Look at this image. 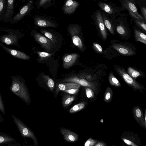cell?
I'll use <instances>...</instances> for the list:
<instances>
[{"label":"cell","mask_w":146,"mask_h":146,"mask_svg":"<svg viewBox=\"0 0 146 146\" xmlns=\"http://www.w3.org/2000/svg\"><path fill=\"white\" fill-rule=\"evenodd\" d=\"M109 81L112 86L119 87L121 86L119 81L115 77L112 72H111L109 76Z\"/></svg>","instance_id":"cell-30"},{"label":"cell","mask_w":146,"mask_h":146,"mask_svg":"<svg viewBox=\"0 0 146 146\" xmlns=\"http://www.w3.org/2000/svg\"><path fill=\"white\" fill-rule=\"evenodd\" d=\"M86 106L85 102H82L78 104L71 108L69 110L70 113L77 112L83 109Z\"/></svg>","instance_id":"cell-29"},{"label":"cell","mask_w":146,"mask_h":146,"mask_svg":"<svg viewBox=\"0 0 146 146\" xmlns=\"http://www.w3.org/2000/svg\"><path fill=\"white\" fill-rule=\"evenodd\" d=\"M15 0H7V12L3 21L11 22L14 13V5Z\"/></svg>","instance_id":"cell-18"},{"label":"cell","mask_w":146,"mask_h":146,"mask_svg":"<svg viewBox=\"0 0 146 146\" xmlns=\"http://www.w3.org/2000/svg\"><path fill=\"white\" fill-rule=\"evenodd\" d=\"M92 19L98 28L103 38L106 39L107 35L101 11L97 10L93 14Z\"/></svg>","instance_id":"cell-10"},{"label":"cell","mask_w":146,"mask_h":146,"mask_svg":"<svg viewBox=\"0 0 146 146\" xmlns=\"http://www.w3.org/2000/svg\"><path fill=\"white\" fill-rule=\"evenodd\" d=\"M121 139L125 143L129 145L137 146V145L130 140L124 138H122Z\"/></svg>","instance_id":"cell-42"},{"label":"cell","mask_w":146,"mask_h":146,"mask_svg":"<svg viewBox=\"0 0 146 146\" xmlns=\"http://www.w3.org/2000/svg\"><path fill=\"white\" fill-rule=\"evenodd\" d=\"M20 0H21L22 2H27L28 1L30 0H19V1Z\"/></svg>","instance_id":"cell-45"},{"label":"cell","mask_w":146,"mask_h":146,"mask_svg":"<svg viewBox=\"0 0 146 146\" xmlns=\"http://www.w3.org/2000/svg\"><path fill=\"white\" fill-rule=\"evenodd\" d=\"M113 95V92L111 89L108 87L104 95V100L107 103L110 102L111 100Z\"/></svg>","instance_id":"cell-31"},{"label":"cell","mask_w":146,"mask_h":146,"mask_svg":"<svg viewBox=\"0 0 146 146\" xmlns=\"http://www.w3.org/2000/svg\"><path fill=\"white\" fill-rule=\"evenodd\" d=\"M10 90L27 104H30L31 99L27 88L23 82L19 79L13 78L10 86Z\"/></svg>","instance_id":"cell-1"},{"label":"cell","mask_w":146,"mask_h":146,"mask_svg":"<svg viewBox=\"0 0 146 146\" xmlns=\"http://www.w3.org/2000/svg\"><path fill=\"white\" fill-rule=\"evenodd\" d=\"M60 130L64 140L66 142H74L78 140L79 135L75 132L63 127L60 128Z\"/></svg>","instance_id":"cell-13"},{"label":"cell","mask_w":146,"mask_h":146,"mask_svg":"<svg viewBox=\"0 0 146 146\" xmlns=\"http://www.w3.org/2000/svg\"><path fill=\"white\" fill-rule=\"evenodd\" d=\"M0 110L4 114H5V106L3 103L2 98L0 92Z\"/></svg>","instance_id":"cell-37"},{"label":"cell","mask_w":146,"mask_h":146,"mask_svg":"<svg viewBox=\"0 0 146 146\" xmlns=\"http://www.w3.org/2000/svg\"><path fill=\"white\" fill-rule=\"evenodd\" d=\"M135 36L137 41H139L146 44V35L137 29L134 30Z\"/></svg>","instance_id":"cell-26"},{"label":"cell","mask_w":146,"mask_h":146,"mask_svg":"<svg viewBox=\"0 0 146 146\" xmlns=\"http://www.w3.org/2000/svg\"><path fill=\"white\" fill-rule=\"evenodd\" d=\"M7 0H0V20L3 21L7 12Z\"/></svg>","instance_id":"cell-24"},{"label":"cell","mask_w":146,"mask_h":146,"mask_svg":"<svg viewBox=\"0 0 146 146\" xmlns=\"http://www.w3.org/2000/svg\"><path fill=\"white\" fill-rule=\"evenodd\" d=\"M42 77L46 84L51 91H53L54 87V80L48 76L42 74Z\"/></svg>","instance_id":"cell-27"},{"label":"cell","mask_w":146,"mask_h":146,"mask_svg":"<svg viewBox=\"0 0 146 146\" xmlns=\"http://www.w3.org/2000/svg\"><path fill=\"white\" fill-rule=\"evenodd\" d=\"M55 0H38L36 5L37 9L46 8L50 7L54 4Z\"/></svg>","instance_id":"cell-23"},{"label":"cell","mask_w":146,"mask_h":146,"mask_svg":"<svg viewBox=\"0 0 146 146\" xmlns=\"http://www.w3.org/2000/svg\"><path fill=\"white\" fill-rule=\"evenodd\" d=\"M80 85L73 83H67L59 84L57 87V91L58 92L60 91H64L72 88H79Z\"/></svg>","instance_id":"cell-21"},{"label":"cell","mask_w":146,"mask_h":146,"mask_svg":"<svg viewBox=\"0 0 146 146\" xmlns=\"http://www.w3.org/2000/svg\"><path fill=\"white\" fill-rule=\"evenodd\" d=\"M141 13V15L144 19L146 21V8L145 6L139 7Z\"/></svg>","instance_id":"cell-41"},{"label":"cell","mask_w":146,"mask_h":146,"mask_svg":"<svg viewBox=\"0 0 146 146\" xmlns=\"http://www.w3.org/2000/svg\"><path fill=\"white\" fill-rule=\"evenodd\" d=\"M1 40L7 45L16 44L17 42V35L11 32L3 36Z\"/></svg>","instance_id":"cell-20"},{"label":"cell","mask_w":146,"mask_h":146,"mask_svg":"<svg viewBox=\"0 0 146 146\" xmlns=\"http://www.w3.org/2000/svg\"><path fill=\"white\" fill-rule=\"evenodd\" d=\"M104 25L111 34L114 35V26L113 23L109 16L103 11H101Z\"/></svg>","instance_id":"cell-19"},{"label":"cell","mask_w":146,"mask_h":146,"mask_svg":"<svg viewBox=\"0 0 146 146\" xmlns=\"http://www.w3.org/2000/svg\"><path fill=\"white\" fill-rule=\"evenodd\" d=\"M100 121L102 122V123H103V121H104V120H103V119H102L100 120Z\"/></svg>","instance_id":"cell-46"},{"label":"cell","mask_w":146,"mask_h":146,"mask_svg":"<svg viewBox=\"0 0 146 146\" xmlns=\"http://www.w3.org/2000/svg\"><path fill=\"white\" fill-rule=\"evenodd\" d=\"M115 69L125 82L133 88L141 92L145 89L142 85L127 73L124 69L116 67Z\"/></svg>","instance_id":"cell-7"},{"label":"cell","mask_w":146,"mask_h":146,"mask_svg":"<svg viewBox=\"0 0 146 146\" xmlns=\"http://www.w3.org/2000/svg\"><path fill=\"white\" fill-rule=\"evenodd\" d=\"M133 19L136 25L145 31H146V21L135 19Z\"/></svg>","instance_id":"cell-33"},{"label":"cell","mask_w":146,"mask_h":146,"mask_svg":"<svg viewBox=\"0 0 146 146\" xmlns=\"http://www.w3.org/2000/svg\"><path fill=\"white\" fill-rule=\"evenodd\" d=\"M0 46L6 51L16 58L25 60H28L30 58L28 55L23 52L8 48L1 43H0Z\"/></svg>","instance_id":"cell-17"},{"label":"cell","mask_w":146,"mask_h":146,"mask_svg":"<svg viewBox=\"0 0 146 146\" xmlns=\"http://www.w3.org/2000/svg\"><path fill=\"white\" fill-rule=\"evenodd\" d=\"M144 119L145 121V125L146 126V110L145 109Z\"/></svg>","instance_id":"cell-44"},{"label":"cell","mask_w":146,"mask_h":146,"mask_svg":"<svg viewBox=\"0 0 146 146\" xmlns=\"http://www.w3.org/2000/svg\"><path fill=\"white\" fill-rule=\"evenodd\" d=\"M134 3L138 5L139 7H146V0H132Z\"/></svg>","instance_id":"cell-38"},{"label":"cell","mask_w":146,"mask_h":146,"mask_svg":"<svg viewBox=\"0 0 146 146\" xmlns=\"http://www.w3.org/2000/svg\"><path fill=\"white\" fill-rule=\"evenodd\" d=\"M101 0V1H107L108 0Z\"/></svg>","instance_id":"cell-47"},{"label":"cell","mask_w":146,"mask_h":146,"mask_svg":"<svg viewBox=\"0 0 146 146\" xmlns=\"http://www.w3.org/2000/svg\"></svg>","instance_id":"cell-48"},{"label":"cell","mask_w":146,"mask_h":146,"mask_svg":"<svg viewBox=\"0 0 146 146\" xmlns=\"http://www.w3.org/2000/svg\"><path fill=\"white\" fill-rule=\"evenodd\" d=\"M33 36L35 40L45 49L50 50L53 47V43L49 38L33 30Z\"/></svg>","instance_id":"cell-11"},{"label":"cell","mask_w":146,"mask_h":146,"mask_svg":"<svg viewBox=\"0 0 146 146\" xmlns=\"http://www.w3.org/2000/svg\"><path fill=\"white\" fill-rule=\"evenodd\" d=\"M34 0H30L20 8L19 12L14 16L11 22L12 23H17L29 15L34 7Z\"/></svg>","instance_id":"cell-5"},{"label":"cell","mask_w":146,"mask_h":146,"mask_svg":"<svg viewBox=\"0 0 146 146\" xmlns=\"http://www.w3.org/2000/svg\"><path fill=\"white\" fill-rule=\"evenodd\" d=\"M16 139L9 135L3 132H0V145L14 142Z\"/></svg>","instance_id":"cell-22"},{"label":"cell","mask_w":146,"mask_h":146,"mask_svg":"<svg viewBox=\"0 0 146 146\" xmlns=\"http://www.w3.org/2000/svg\"><path fill=\"white\" fill-rule=\"evenodd\" d=\"M134 117L139 125L142 127L146 128L144 119V115L141 108L138 106H134L133 108Z\"/></svg>","instance_id":"cell-15"},{"label":"cell","mask_w":146,"mask_h":146,"mask_svg":"<svg viewBox=\"0 0 146 146\" xmlns=\"http://www.w3.org/2000/svg\"><path fill=\"white\" fill-rule=\"evenodd\" d=\"M93 45L94 48L97 52L100 53L102 52V48L99 44L94 43Z\"/></svg>","instance_id":"cell-40"},{"label":"cell","mask_w":146,"mask_h":146,"mask_svg":"<svg viewBox=\"0 0 146 146\" xmlns=\"http://www.w3.org/2000/svg\"><path fill=\"white\" fill-rule=\"evenodd\" d=\"M46 37L50 39L55 46V43L57 41V38L55 36L50 32L48 31L45 29H39Z\"/></svg>","instance_id":"cell-28"},{"label":"cell","mask_w":146,"mask_h":146,"mask_svg":"<svg viewBox=\"0 0 146 146\" xmlns=\"http://www.w3.org/2000/svg\"><path fill=\"white\" fill-rule=\"evenodd\" d=\"M80 5L78 1L74 0H66L62 7V10L67 15L73 13Z\"/></svg>","instance_id":"cell-12"},{"label":"cell","mask_w":146,"mask_h":146,"mask_svg":"<svg viewBox=\"0 0 146 146\" xmlns=\"http://www.w3.org/2000/svg\"><path fill=\"white\" fill-rule=\"evenodd\" d=\"M98 5L100 8L106 13L112 20H114L123 11L121 7H117L111 2H99Z\"/></svg>","instance_id":"cell-3"},{"label":"cell","mask_w":146,"mask_h":146,"mask_svg":"<svg viewBox=\"0 0 146 146\" xmlns=\"http://www.w3.org/2000/svg\"><path fill=\"white\" fill-rule=\"evenodd\" d=\"M75 99V97L70 94H65L63 98L62 104L64 108H67L69 106Z\"/></svg>","instance_id":"cell-25"},{"label":"cell","mask_w":146,"mask_h":146,"mask_svg":"<svg viewBox=\"0 0 146 146\" xmlns=\"http://www.w3.org/2000/svg\"><path fill=\"white\" fill-rule=\"evenodd\" d=\"M62 81L70 82L78 84L84 87L90 88L94 91H96V86L92 82H89L86 79V76L78 75L69 77L64 79Z\"/></svg>","instance_id":"cell-8"},{"label":"cell","mask_w":146,"mask_h":146,"mask_svg":"<svg viewBox=\"0 0 146 146\" xmlns=\"http://www.w3.org/2000/svg\"><path fill=\"white\" fill-rule=\"evenodd\" d=\"M112 47L120 54L125 56H130L135 54L134 51L131 48L119 44L114 43Z\"/></svg>","instance_id":"cell-14"},{"label":"cell","mask_w":146,"mask_h":146,"mask_svg":"<svg viewBox=\"0 0 146 146\" xmlns=\"http://www.w3.org/2000/svg\"><path fill=\"white\" fill-rule=\"evenodd\" d=\"M86 94V97L90 98H92L94 97V94L93 90L90 88L86 87L85 88Z\"/></svg>","instance_id":"cell-35"},{"label":"cell","mask_w":146,"mask_h":146,"mask_svg":"<svg viewBox=\"0 0 146 146\" xmlns=\"http://www.w3.org/2000/svg\"><path fill=\"white\" fill-rule=\"evenodd\" d=\"M123 11L127 10L132 19L145 21L138 12L135 4L132 0H119Z\"/></svg>","instance_id":"cell-4"},{"label":"cell","mask_w":146,"mask_h":146,"mask_svg":"<svg viewBox=\"0 0 146 146\" xmlns=\"http://www.w3.org/2000/svg\"><path fill=\"white\" fill-rule=\"evenodd\" d=\"M79 56L77 53H73L68 54L63 59V66L65 69L70 68L76 62Z\"/></svg>","instance_id":"cell-16"},{"label":"cell","mask_w":146,"mask_h":146,"mask_svg":"<svg viewBox=\"0 0 146 146\" xmlns=\"http://www.w3.org/2000/svg\"><path fill=\"white\" fill-rule=\"evenodd\" d=\"M106 144L105 143L102 141L97 142L95 145V146H105Z\"/></svg>","instance_id":"cell-43"},{"label":"cell","mask_w":146,"mask_h":146,"mask_svg":"<svg viewBox=\"0 0 146 146\" xmlns=\"http://www.w3.org/2000/svg\"><path fill=\"white\" fill-rule=\"evenodd\" d=\"M37 53L38 54L40 61H42L46 59L54 54V53H49L40 51H38Z\"/></svg>","instance_id":"cell-34"},{"label":"cell","mask_w":146,"mask_h":146,"mask_svg":"<svg viewBox=\"0 0 146 146\" xmlns=\"http://www.w3.org/2000/svg\"><path fill=\"white\" fill-rule=\"evenodd\" d=\"M34 25L39 27H51L56 28L57 23L49 17L44 16L36 15L33 17Z\"/></svg>","instance_id":"cell-9"},{"label":"cell","mask_w":146,"mask_h":146,"mask_svg":"<svg viewBox=\"0 0 146 146\" xmlns=\"http://www.w3.org/2000/svg\"><path fill=\"white\" fill-rule=\"evenodd\" d=\"M127 71L128 74L134 79L141 76V74L139 72L131 67L128 68Z\"/></svg>","instance_id":"cell-32"},{"label":"cell","mask_w":146,"mask_h":146,"mask_svg":"<svg viewBox=\"0 0 146 146\" xmlns=\"http://www.w3.org/2000/svg\"><path fill=\"white\" fill-rule=\"evenodd\" d=\"M68 30L71 37L73 44L80 49L82 50L83 45L79 36L81 31L80 26L76 24H70L68 26Z\"/></svg>","instance_id":"cell-6"},{"label":"cell","mask_w":146,"mask_h":146,"mask_svg":"<svg viewBox=\"0 0 146 146\" xmlns=\"http://www.w3.org/2000/svg\"><path fill=\"white\" fill-rule=\"evenodd\" d=\"M96 140L92 138L88 139L85 143V146H95L97 142Z\"/></svg>","instance_id":"cell-36"},{"label":"cell","mask_w":146,"mask_h":146,"mask_svg":"<svg viewBox=\"0 0 146 146\" xmlns=\"http://www.w3.org/2000/svg\"><path fill=\"white\" fill-rule=\"evenodd\" d=\"M79 90V88H72L68 90H65L63 91L66 93L70 94H75L77 93Z\"/></svg>","instance_id":"cell-39"},{"label":"cell","mask_w":146,"mask_h":146,"mask_svg":"<svg viewBox=\"0 0 146 146\" xmlns=\"http://www.w3.org/2000/svg\"><path fill=\"white\" fill-rule=\"evenodd\" d=\"M13 121L22 136L25 139L29 138L32 139L35 146H38L37 139L32 131L21 120L14 115H11Z\"/></svg>","instance_id":"cell-2"}]
</instances>
